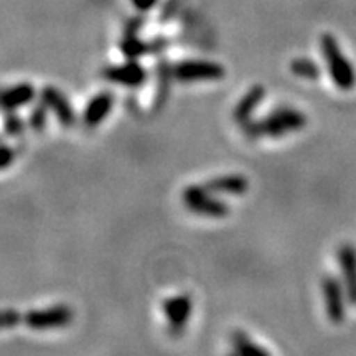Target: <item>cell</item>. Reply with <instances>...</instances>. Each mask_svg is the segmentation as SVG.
<instances>
[{"label":"cell","instance_id":"cell-1","mask_svg":"<svg viewBox=\"0 0 356 356\" xmlns=\"http://www.w3.org/2000/svg\"><path fill=\"white\" fill-rule=\"evenodd\" d=\"M307 126V115L300 113L299 109L282 108L274 109L273 113L267 114L264 119L259 121H249L244 124V134L249 139H261V137H284L287 134L300 131L302 127Z\"/></svg>","mask_w":356,"mask_h":356},{"label":"cell","instance_id":"cell-2","mask_svg":"<svg viewBox=\"0 0 356 356\" xmlns=\"http://www.w3.org/2000/svg\"><path fill=\"white\" fill-rule=\"evenodd\" d=\"M320 44H322L323 60L327 63L328 74L332 76V81L335 83V86L343 89V91L355 88L356 73L353 70V65L350 63L348 58L340 50L335 37L330 33H325Z\"/></svg>","mask_w":356,"mask_h":356},{"label":"cell","instance_id":"cell-3","mask_svg":"<svg viewBox=\"0 0 356 356\" xmlns=\"http://www.w3.org/2000/svg\"><path fill=\"white\" fill-rule=\"evenodd\" d=\"M184 203L195 215L207 218H225L229 215V207L220 198L213 197L210 190L204 186H188L184 191Z\"/></svg>","mask_w":356,"mask_h":356},{"label":"cell","instance_id":"cell-4","mask_svg":"<svg viewBox=\"0 0 356 356\" xmlns=\"http://www.w3.org/2000/svg\"><path fill=\"white\" fill-rule=\"evenodd\" d=\"M175 78L178 81L184 83H197V81H220L225 76L226 71L221 65L213 63V61L203 60H191L184 61V63L177 65Z\"/></svg>","mask_w":356,"mask_h":356},{"label":"cell","instance_id":"cell-5","mask_svg":"<svg viewBox=\"0 0 356 356\" xmlns=\"http://www.w3.org/2000/svg\"><path fill=\"white\" fill-rule=\"evenodd\" d=\"M323 291V302L327 317L332 323H341L346 315V304H345V291L341 282L333 275H325L322 282Z\"/></svg>","mask_w":356,"mask_h":356},{"label":"cell","instance_id":"cell-6","mask_svg":"<svg viewBox=\"0 0 356 356\" xmlns=\"http://www.w3.org/2000/svg\"><path fill=\"white\" fill-rule=\"evenodd\" d=\"M338 264L343 275L345 293L351 304L356 305V249L351 244H341L338 248Z\"/></svg>","mask_w":356,"mask_h":356},{"label":"cell","instance_id":"cell-7","mask_svg":"<svg viewBox=\"0 0 356 356\" xmlns=\"http://www.w3.org/2000/svg\"><path fill=\"white\" fill-rule=\"evenodd\" d=\"M165 310L168 325L172 330H181L186 323H188L191 315V299L188 296H177L172 297L163 305Z\"/></svg>","mask_w":356,"mask_h":356},{"label":"cell","instance_id":"cell-8","mask_svg":"<svg viewBox=\"0 0 356 356\" xmlns=\"http://www.w3.org/2000/svg\"><path fill=\"white\" fill-rule=\"evenodd\" d=\"M266 97V89L256 84L251 89H248V92L239 99L238 104L233 111V118L238 124H248L252 119V114L256 113L257 106L261 104V101Z\"/></svg>","mask_w":356,"mask_h":356},{"label":"cell","instance_id":"cell-9","mask_svg":"<svg viewBox=\"0 0 356 356\" xmlns=\"http://www.w3.org/2000/svg\"><path fill=\"white\" fill-rule=\"evenodd\" d=\"M204 188L210 190L211 193L243 195L249 188V181L244 175H221L207 181Z\"/></svg>","mask_w":356,"mask_h":356},{"label":"cell","instance_id":"cell-10","mask_svg":"<svg viewBox=\"0 0 356 356\" xmlns=\"http://www.w3.org/2000/svg\"><path fill=\"white\" fill-rule=\"evenodd\" d=\"M233 346H234V355L233 356H269L266 350H262L261 346H257L254 341L249 340V338L241 332H236L233 335Z\"/></svg>","mask_w":356,"mask_h":356},{"label":"cell","instance_id":"cell-11","mask_svg":"<svg viewBox=\"0 0 356 356\" xmlns=\"http://www.w3.org/2000/svg\"><path fill=\"white\" fill-rule=\"evenodd\" d=\"M291 70H292V73L296 74V76L304 78V79H310V81H314V79H317L320 76L318 66L315 65L312 60H307V58H299V60H293L292 65H291Z\"/></svg>","mask_w":356,"mask_h":356},{"label":"cell","instance_id":"cell-12","mask_svg":"<svg viewBox=\"0 0 356 356\" xmlns=\"http://www.w3.org/2000/svg\"><path fill=\"white\" fill-rule=\"evenodd\" d=\"M115 81H122L127 84H139L144 79V71L139 65H129L126 68L118 70L114 73Z\"/></svg>","mask_w":356,"mask_h":356},{"label":"cell","instance_id":"cell-13","mask_svg":"<svg viewBox=\"0 0 356 356\" xmlns=\"http://www.w3.org/2000/svg\"><path fill=\"white\" fill-rule=\"evenodd\" d=\"M134 3H136L140 10H147V8H150L154 6L155 0H134Z\"/></svg>","mask_w":356,"mask_h":356}]
</instances>
